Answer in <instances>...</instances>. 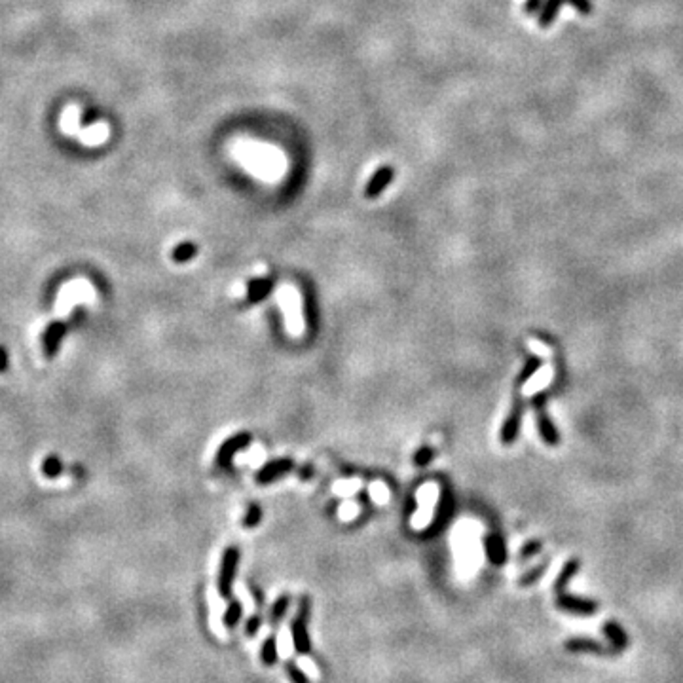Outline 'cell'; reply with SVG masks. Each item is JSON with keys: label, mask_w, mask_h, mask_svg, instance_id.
I'll list each match as a JSON object with an SVG mask.
<instances>
[{"label": "cell", "mask_w": 683, "mask_h": 683, "mask_svg": "<svg viewBox=\"0 0 683 683\" xmlns=\"http://www.w3.org/2000/svg\"><path fill=\"white\" fill-rule=\"evenodd\" d=\"M522 416H524V402H522V397L520 393H514V401H512V409L509 412V416L503 422V427H501V442L503 445H512L520 433V425H522Z\"/></svg>", "instance_id": "277c9868"}, {"label": "cell", "mask_w": 683, "mask_h": 683, "mask_svg": "<svg viewBox=\"0 0 683 683\" xmlns=\"http://www.w3.org/2000/svg\"><path fill=\"white\" fill-rule=\"evenodd\" d=\"M272 290V281L270 279H254L249 283V300L251 302H260L270 294Z\"/></svg>", "instance_id": "9a60e30c"}, {"label": "cell", "mask_w": 683, "mask_h": 683, "mask_svg": "<svg viewBox=\"0 0 683 683\" xmlns=\"http://www.w3.org/2000/svg\"><path fill=\"white\" fill-rule=\"evenodd\" d=\"M260 626H262V617L253 615L251 619H249V621H247L245 634L247 636H254V634L260 630Z\"/></svg>", "instance_id": "484cf974"}, {"label": "cell", "mask_w": 683, "mask_h": 683, "mask_svg": "<svg viewBox=\"0 0 683 683\" xmlns=\"http://www.w3.org/2000/svg\"><path fill=\"white\" fill-rule=\"evenodd\" d=\"M547 568H549V562H543V564L532 568L530 572H526L522 577H520L518 585L520 587H532L534 583H537V581L541 579L543 573L547 572Z\"/></svg>", "instance_id": "ffe728a7"}, {"label": "cell", "mask_w": 683, "mask_h": 683, "mask_svg": "<svg viewBox=\"0 0 683 683\" xmlns=\"http://www.w3.org/2000/svg\"><path fill=\"white\" fill-rule=\"evenodd\" d=\"M290 469H292V461L290 460L270 461L268 465H264V467L256 473V480H259L260 484L274 483L277 478H281L283 475H287Z\"/></svg>", "instance_id": "8fae6325"}, {"label": "cell", "mask_w": 683, "mask_h": 683, "mask_svg": "<svg viewBox=\"0 0 683 683\" xmlns=\"http://www.w3.org/2000/svg\"><path fill=\"white\" fill-rule=\"evenodd\" d=\"M581 570V562L579 560H570L568 564L562 568V572H560V575L556 577V583H554V595L556 592H562V590H565L568 588V585H570V581L577 575V572Z\"/></svg>", "instance_id": "4fadbf2b"}, {"label": "cell", "mask_w": 683, "mask_h": 683, "mask_svg": "<svg viewBox=\"0 0 683 683\" xmlns=\"http://www.w3.org/2000/svg\"><path fill=\"white\" fill-rule=\"evenodd\" d=\"M543 2H545V0H527L524 10H526L527 14H535V12L543 6Z\"/></svg>", "instance_id": "4316f807"}, {"label": "cell", "mask_w": 683, "mask_h": 683, "mask_svg": "<svg viewBox=\"0 0 683 683\" xmlns=\"http://www.w3.org/2000/svg\"><path fill=\"white\" fill-rule=\"evenodd\" d=\"M395 169L391 165H380L378 169L374 171V175L368 178V183L364 186V198L368 200H376L378 196L386 192L387 186L393 183Z\"/></svg>", "instance_id": "52a82bcc"}, {"label": "cell", "mask_w": 683, "mask_h": 683, "mask_svg": "<svg viewBox=\"0 0 683 683\" xmlns=\"http://www.w3.org/2000/svg\"><path fill=\"white\" fill-rule=\"evenodd\" d=\"M289 606H290V596L287 595L279 596V598L274 601V606L270 609V621H272V624H277L281 621L283 617H285V613L289 611Z\"/></svg>", "instance_id": "ac0fdd59"}, {"label": "cell", "mask_w": 683, "mask_h": 683, "mask_svg": "<svg viewBox=\"0 0 683 683\" xmlns=\"http://www.w3.org/2000/svg\"><path fill=\"white\" fill-rule=\"evenodd\" d=\"M300 476H302V478H310V476H312V467H302Z\"/></svg>", "instance_id": "83f0119b"}, {"label": "cell", "mask_w": 683, "mask_h": 683, "mask_svg": "<svg viewBox=\"0 0 683 683\" xmlns=\"http://www.w3.org/2000/svg\"><path fill=\"white\" fill-rule=\"evenodd\" d=\"M564 647L570 653H595V655H615V651L611 647L604 646L601 642L595 638H587V636H575V638H568L564 642Z\"/></svg>", "instance_id": "ba28073f"}, {"label": "cell", "mask_w": 683, "mask_h": 683, "mask_svg": "<svg viewBox=\"0 0 683 683\" xmlns=\"http://www.w3.org/2000/svg\"><path fill=\"white\" fill-rule=\"evenodd\" d=\"M539 552H541V541L534 539V541H527L526 545L522 547V550H520V558H522V560H527V558L535 556V554H539Z\"/></svg>", "instance_id": "603a6c76"}, {"label": "cell", "mask_w": 683, "mask_h": 683, "mask_svg": "<svg viewBox=\"0 0 683 683\" xmlns=\"http://www.w3.org/2000/svg\"><path fill=\"white\" fill-rule=\"evenodd\" d=\"M486 556L494 565H503L507 562V547L503 537L499 534H490L486 537Z\"/></svg>", "instance_id": "7c38bea8"}, {"label": "cell", "mask_w": 683, "mask_h": 683, "mask_svg": "<svg viewBox=\"0 0 683 683\" xmlns=\"http://www.w3.org/2000/svg\"><path fill=\"white\" fill-rule=\"evenodd\" d=\"M277 659H279V655H277V638L275 636H268L264 639V644H262V649H260V661H262V664H266V666H274Z\"/></svg>", "instance_id": "5bb4252c"}, {"label": "cell", "mask_w": 683, "mask_h": 683, "mask_svg": "<svg viewBox=\"0 0 683 683\" xmlns=\"http://www.w3.org/2000/svg\"><path fill=\"white\" fill-rule=\"evenodd\" d=\"M310 609H312V601L308 596L300 598L298 604V613L290 623V632H292V644H294V651L298 655H310L312 651V642H310V634H308V621H310Z\"/></svg>", "instance_id": "6da1fadb"}, {"label": "cell", "mask_w": 683, "mask_h": 683, "mask_svg": "<svg viewBox=\"0 0 683 683\" xmlns=\"http://www.w3.org/2000/svg\"><path fill=\"white\" fill-rule=\"evenodd\" d=\"M543 401H545V393H539L534 399V406H535V418H537V429H539V435H541L543 442L549 446H556L560 442V435H558V429L552 424V420L547 414V409L543 406Z\"/></svg>", "instance_id": "5b68a950"}, {"label": "cell", "mask_w": 683, "mask_h": 683, "mask_svg": "<svg viewBox=\"0 0 683 683\" xmlns=\"http://www.w3.org/2000/svg\"><path fill=\"white\" fill-rule=\"evenodd\" d=\"M556 608L572 615H595L598 613V601L588 600V598H579V596L568 595L565 590L556 592Z\"/></svg>", "instance_id": "3957f363"}, {"label": "cell", "mask_w": 683, "mask_h": 683, "mask_svg": "<svg viewBox=\"0 0 683 683\" xmlns=\"http://www.w3.org/2000/svg\"><path fill=\"white\" fill-rule=\"evenodd\" d=\"M241 604H239L238 600H232L230 601V606H228V609H226V613H224V617H223V623H224V626L226 628H234L236 624L239 623V619H241Z\"/></svg>", "instance_id": "44dd1931"}, {"label": "cell", "mask_w": 683, "mask_h": 683, "mask_svg": "<svg viewBox=\"0 0 683 683\" xmlns=\"http://www.w3.org/2000/svg\"><path fill=\"white\" fill-rule=\"evenodd\" d=\"M452 512H453V499H452V496L448 494V492H445L442 494V498H440V503H438V509H437V522L435 524H440V526H445L446 522L450 520V516H452Z\"/></svg>", "instance_id": "e0dca14e"}, {"label": "cell", "mask_w": 683, "mask_h": 683, "mask_svg": "<svg viewBox=\"0 0 683 683\" xmlns=\"http://www.w3.org/2000/svg\"><path fill=\"white\" fill-rule=\"evenodd\" d=\"M601 632H604V636L609 642V647L615 651V655L621 653V651H624L628 647V634H626V630L617 621H606L604 626H601Z\"/></svg>", "instance_id": "30bf717a"}, {"label": "cell", "mask_w": 683, "mask_h": 683, "mask_svg": "<svg viewBox=\"0 0 683 683\" xmlns=\"http://www.w3.org/2000/svg\"><path fill=\"white\" fill-rule=\"evenodd\" d=\"M285 672H287V676L290 677V682L292 683H310V677L306 676L304 672L298 668V664L294 661L285 662Z\"/></svg>", "instance_id": "7402d4cb"}, {"label": "cell", "mask_w": 683, "mask_h": 683, "mask_svg": "<svg viewBox=\"0 0 683 683\" xmlns=\"http://www.w3.org/2000/svg\"><path fill=\"white\" fill-rule=\"evenodd\" d=\"M564 4H572L575 10H579L581 14L585 15L592 12L590 0H545V2H543L541 15H539V25H541V27H549L550 23L554 21V17H556L560 6H564Z\"/></svg>", "instance_id": "8992f818"}, {"label": "cell", "mask_w": 683, "mask_h": 683, "mask_svg": "<svg viewBox=\"0 0 683 683\" xmlns=\"http://www.w3.org/2000/svg\"><path fill=\"white\" fill-rule=\"evenodd\" d=\"M196 254H198V245L192 241H183L173 249V260L178 264L180 262H190Z\"/></svg>", "instance_id": "2e32d148"}, {"label": "cell", "mask_w": 683, "mask_h": 683, "mask_svg": "<svg viewBox=\"0 0 683 683\" xmlns=\"http://www.w3.org/2000/svg\"><path fill=\"white\" fill-rule=\"evenodd\" d=\"M433 450H431L429 446H424V448H420L416 452V456H414V463L416 465H420V467H424V465H427V463H431V460H433Z\"/></svg>", "instance_id": "cb8c5ba5"}, {"label": "cell", "mask_w": 683, "mask_h": 683, "mask_svg": "<svg viewBox=\"0 0 683 683\" xmlns=\"http://www.w3.org/2000/svg\"><path fill=\"white\" fill-rule=\"evenodd\" d=\"M260 516H262V511H260V507L259 505H251L249 507V511H247V516H245V526L247 527H253V526H256L260 522Z\"/></svg>", "instance_id": "d4e9b609"}, {"label": "cell", "mask_w": 683, "mask_h": 683, "mask_svg": "<svg viewBox=\"0 0 683 683\" xmlns=\"http://www.w3.org/2000/svg\"><path fill=\"white\" fill-rule=\"evenodd\" d=\"M238 562L239 550L236 547H230V549L224 550L223 564H221V572H218V592H221L223 598H230L232 596V585H234Z\"/></svg>", "instance_id": "7a4b0ae2"}, {"label": "cell", "mask_w": 683, "mask_h": 683, "mask_svg": "<svg viewBox=\"0 0 683 683\" xmlns=\"http://www.w3.org/2000/svg\"><path fill=\"white\" fill-rule=\"evenodd\" d=\"M541 364H543V361L539 359V357H530L526 361V364H524V368L520 371V374H518V382H516V386H524L526 384L527 380H532V376H534L535 372L539 371L541 368Z\"/></svg>", "instance_id": "d6986e66"}, {"label": "cell", "mask_w": 683, "mask_h": 683, "mask_svg": "<svg viewBox=\"0 0 683 683\" xmlns=\"http://www.w3.org/2000/svg\"><path fill=\"white\" fill-rule=\"evenodd\" d=\"M249 442H251V435H249V433H239L236 437L228 438V440L221 446V450H218L216 463H218L221 467H230V463L232 460H234L236 452L241 450V448H245Z\"/></svg>", "instance_id": "9c48e42d"}]
</instances>
